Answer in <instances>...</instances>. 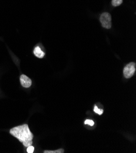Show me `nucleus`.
Listing matches in <instances>:
<instances>
[{
	"mask_svg": "<svg viewBox=\"0 0 136 153\" xmlns=\"http://www.w3.org/2000/svg\"><path fill=\"white\" fill-rule=\"evenodd\" d=\"M9 133L10 135L17 138L20 142L22 143L23 146L28 147L33 145V134L31 132L28 125L24 124L12 128Z\"/></svg>",
	"mask_w": 136,
	"mask_h": 153,
	"instance_id": "nucleus-1",
	"label": "nucleus"
},
{
	"mask_svg": "<svg viewBox=\"0 0 136 153\" xmlns=\"http://www.w3.org/2000/svg\"><path fill=\"white\" fill-rule=\"evenodd\" d=\"M111 15L108 12L103 13L100 17V21L101 26L106 29H110L112 26Z\"/></svg>",
	"mask_w": 136,
	"mask_h": 153,
	"instance_id": "nucleus-2",
	"label": "nucleus"
},
{
	"mask_svg": "<svg viewBox=\"0 0 136 153\" xmlns=\"http://www.w3.org/2000/svg\"><path fill=\"white\" fill-rule=\"evenodd\" d=\"M135 72V63L130 62L127 64L123 69V75L126 79H129Z\"/></svg>",
	"mask_w": 136,
	"mask_h": 153,
	"instance_id": "nucleus-3",
	"label": "nucleus"
},
{
	"mask_svg": "<svg viewBox=\"0 0 136 153\" xmlns=\"http://www.w3.org/2000/svg\"><path fill=\"white\" fill-rule=\"evenodd\" d=\"M20 84L25 88H29L32 85V81L25 74H22L20 77Z\"/></svg>",
	"mask_w": 136,
	"mask_h": 153,
	"instance_id": "nucleus-4",
	"label": "nucleus"
},
{
	"mask_svg": "<svg viewBox=\"0 0 136 153\" xmlns=\"http://www.w3.org/2000/svg\"><path fill=\"white\" fill-rule=\"evenodd\" d=\"M34 54L38 58L42 59L45 56V53L42 51L41 48L37 46L34 50Z\"/></svg>",
	"mask_w": 136,
	"mask_h": 153,
	"instance_id": "nucleus-5",
	"label": "nucleus"
},
{
	"mask_svg": "<svg viewBox=\"0 0 136 153\" xmlns=\"http://www.w3.org/2000/svg\"><path fill=\"white\" fill-rule=\"evenodd\" d=\"M44 153H64V149L62 148H60L57 150L54 151H51V150H45L43 151Z\"/></svg>",
	"mask_w": 136,
	"mask_h": 153,
	"instance_id": "nucleus-6",
	"label": "nucleus"
},
{
	"mask_svg": "<svg viewBox=\"0 0 136 153\" xmlns=\"http://www.w3.org/2000/svg\"><path fill=\"white\" fill-rule=\"evenodd\" d=\"M123 3V0H112V4L114 7L118 6Z\"/></svg>",
	"mask_w": 136,
	"mask_h": 153,
	"instance_id": "nucleus-7",
	"label": "nucleus"
},
{
	"mask_svg": "<svg viewBox=\"0 0 136 153\" xmlns=\"http://www.w3.org/2000/svg\"><path fill=\"white\" fill-rule=\"evenodd\" d=\"M94 111L95 113H97V114H98L99 115H102V114H103L104 110H103V109H99L96 105H95L94 109Z\"/></svg>",
	"mask_w": 136,
	"mask_h": 153,
	"instance_id": "nucleus-8",
	"label": "nucleus"
},
{
	"mask_svg": "<svg viewBox=\"0 0 136 153\" xmlns=\"http://www.w3.org/2000/svg\"><path fill=\"white\" fill-rule=\"evenodd\" d=\"M84 124H85V125H89V126H93L94 125L95 123H94V121L93 120L87 119V120H86L84 121Z\"/></svg>",
	"mask_w": 136,
	"mask_h": 153,
	"instance_id": "nucleus-9",
	"label": "nucleus"
},
{
	"mask_svg": "<svg viewBox=\"0 0 136 153\" xmlns=\"http://www.w3.org/2000/svg\"><path fill=\"white\" fill-rule=\"evenodd\" d=\"M34 151V147L33 145L29 146L27 148V152L28 153H33Z\"/></svg>",
	"mask_w": 136,
	"mask_h": 153,
	"instance_id": "nucleus-10",
	"label": "nucleus"
}]
</instances>
